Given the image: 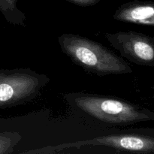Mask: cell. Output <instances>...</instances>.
Returning <instances> with one entry per match:
<instances>
[{
  "label": "cell",
  "mask_w": 154,
  "mask_h": 154,
  "mask_svg": "<svg viewBox=\"0 0 154 154\" xmlns=\"http://www.w3.org/2000/svg\"><path fill=\"white\" fill-rule=\"evenodd\" d=\"M120 22L154 26V2L134 1L120 6L113 14Z\"/></svg>",
  "instance_id": "6"
},
{
  "label": "cell",
  "mask_w": 154,
  "mask_h": 154,
  "mask_svg": "<svg viewBox=\"0 0 154 154\" xmlns=\"http://www.w3.org/2000/svg\"><path fill=\"white\" fill-rule=\"evenodd\" d=\"M49 81L48 75L30 69H0V109L34 100Z\"/></svg>",
  "instance_id": "3"
},
{
  "label": "cell",
  "mask_w": 154,
  "mask_h": 154,
  "mask_svg": "<svg viewBox=\"0 0 154 154\" xmlns=\"http://www.w3.org/2000/svg\"><path fill=\"white\" fill-rule=\"evenodd\" d=\"M64 98L72 108L107 124L126 126L154 120L153 111L123 99L86 93H69Z\"/></svg>",
  "instance_id": "2"
},
{
  "label": "cell",
  "mask_w": 154,
  "mask_h": 154,
  "mask_svg": "<svg viewBox=\"0 0 154 154\" xmlns=\"http://www.w3.org/2000/svg\"><path fill=\"white\" fill-rule=\"evenodd\" d=\"M84 146H103L122 151L132 153H154V137L139 134H121L100 136L85 141L63 143L56 146L29 150L23 153H57L71 148H80Z\"/></svg>",
  "instance_id": "4"
},
{
  "label": "cell",
  "mask_w": 154,
  "mask_h": 154,
  "mask_svg": "<svg viewBox=\"0 0 154 154\" xmlns=\"http://www.w3.org/2000/svg\"><path fill=\"white\" fill-rule=\"evenodd\" d=\"M68 1L80 6H90L97 4L100 0H68Z\"/></svg>",
  "instance_id": "9"
},
{
  "label": "cell",
  "mask_w": 154,
  "mask_h": 154,
  "mask_svg": "<svg viewBox=\"0 0 154 154\" xmlns=\"http://www.w3.org/2000/svg\"><path fill=\"white\" fill-rule=\"evenodd\" d=\"M22 140V136L17 132L6 130L0 128V154H11L15 147Z\"/></svg>",
  "instance_id": "8"
},
{
  "label": "cell",
  "mask_w": 154,
  "mask_h": 154,
  "mask_svg": "<svg viewBox=\"0 0 154 154\" xmlns=\"http://www.w3.org/2000/svg\"><path fill=\"white\" fill-rule=\"evenodd\" d=\"M110 45L120 55L141 66H154V37L133 31L105 33Z\"/></svg>",
  "instance_id": "5"
},
{
  "label": "cell",
  "mask_w": 154,
  "mask_h": 154,
  "mask_svg": "<svg viewBox=\"0 0 154 154\" xmlns=\"http://www.w3.org/2000/svg\"><path fill=\"white\" fill-rule=\"evenodd\" d=\"M18 0H0V12L8 23L12 25L24 26L25 14L17 7Z\"/></svg>",
  "instance_id": "7"
},
{
  "label": "cell",
  "mask_w": 154,
  "mask_h": 154,
  "mask_svg": "<svg viewBox=\"0 0 154 154\" xmlns=\"http://www.w3.org/2000/svg\"><path fill=\"white\" fill-rule=\"evenodd\" d=\"M62 51L90 73L98 76L132 73V68L120 57L102 44L73 33L58 38Z\"/></svg>",
  "instance_id": "1"
}]
</instances>
